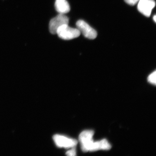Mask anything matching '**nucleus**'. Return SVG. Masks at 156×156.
Here are the masks:
<instances>
[{"instance_id": "f257e3e1", "label": "nucleus", "mask_w": 156, "mask_h": 156, "mask_svg": "<svg viewBox=\"0 0 156 156\" xmlns=\"http://www.w3.org/2000/svg\"><path fill=\"white\" fill-rule=\"evenodd\" d=\"M56 34L63 40H70L78 37L81 33L77 28H73L69 26L68 24H65L58 29Z\"/></svg>"}, {"instance_id": "f03ea898", "label": "nucleus", "mask_w": 156, "mask_h": 156, "mask_svg": "<svg viewBox=\"0 0 156 156\" xmlns=\"http://www.w3.org/2000/svg\"><path fill=\"white\" fill-rule=\"evenodd\" d=\"M69 19L65 14H59L56 17L52 18L49 23V30L53 34H56L58 29L62 26L68 24Z\"/></svg>"}, {"instance_id": "7ed1b4c3", "label": "nucleus", "mask_w": 156, "mask_h": 156, "mask_svg": "<svg viewBox=\"0 0 156 156\" xmlns=\"http://www.w3.org/2000/svg\"><path fill=\"white\" fill-rule=\"evenodd\" d=\"M76 25L77 28L85 37L91 40L96 38L97 36V32L87 22L83 20H79L76 22Z\"/></svg>"}, {"instance_id": "20e7f679", "label": "nucleus", "mask_w": 156, "mask_h": 156, "mask_svg": "<svg viewBox=\"0 0 156 156\" xmlns=\"http://www.w3.org/2000/svg\"><path fill=\"white\" fill-rule=\"evenodd\" d=\"M53 139L56 145L58 147L73 148L77 144L76 139L69 138L63 135L56 134L53 136Z\"/></svg>"}, {"instance_id": "39448f33", "label": "nucleus", "mask_w": 156, "mask_h": 156, "mask_svg": "<svg viewBox=\"0 0 156 156\" xmlns=\"http://www.w3.org/2000/svg\"><path fill=\"white\" fill-rule=\"evenodd\" d=\"M138 2V11L146 17H149L152 10L155 6V1L154 0H139Z\"/></svg>"}, {"instance_id": "423d86ee", "label": "nucleus", "mask_w": 156, "mask_h": 156, "mask_svg": "<svg viewBox=\"0 0 156 156\" xmlns=\"http://www.w3.org/2000/svg\"><path fill=\"white\" fill-rule=\"evenodd\" d=\"M94 133V131L92 130H86L81 132L80 134L79 140L83 151L87 152L88 147L93 142L92 137Z\"/></svg>"}, {"instance_id": "0eeeda50", "label": "nucleus", "mask_w": 156, "mask_h": 156, "mask_svg": "<svg viewBox=\"0 0 156 156\" xmlns=\"http://www.w3.org/2000/svg\"><path fill=\"white\" fill-rule=\"evenodd\" d=\"M111 148V146L108 140L105 139L101 140L99 141L94 142L93 141L88 147V151H95L98 150H108Z\"/></svg>"}, {"instance_id": "6e6552de", "label": "nucleus", "mask_w": 156, "mask_h": 156, "mask_svg": "<svg viewBox=\"0 0 156 156\" xmlns=\"http://www.w3.org/2000/svg\"><path fill=\"white\" fill-rule=\"evenodd\" d=\"M55 7L56 11L60 14H66L70 10L69 4L66 0H56Z\"/></svg>"}, {"instance_id": "1a4fd4ad", "label": "nucleus", "mask_w": 156, "mask_h": 156, "mask_svg": "<svg viewBox=\"0 0 156 156\" xmlns=\"http://www.w3.org/2000/svg\"><path fill=\"white\" fill-rule=\"evenodd\" d=\"M156 71H155L154 72L152 73L148 77L147 80L148 82L151 83L156 85Z\"/></svg>"}, {"instance_id": "9d476101", "label": "nucleus", "mask_w": 156, "mask_h": 156, "mask_svg": "<svg viewBox=\"0 0 156 156\" xmlns=\"http://www.w3.org/2000/svg\"><path fill=\"white\" fill-rule=\"evenodd\" d=\"M66 155L69 156H75L76 155V151L75 148H73L70 150L68 151L66 153Z\"/></svg>"}, {"instance_id": "9b49d317", "label": "nucleus", "mask_w": 156, "mask_h": 156, "mask_svg": "<svg viewBox=\"0 0 156 156\" xmlns=\"http://www.w3.org/2000/svg\"><path fill=\"white\" fill-rule=\"evenodd\" d=\"M139 0H125V2L130 5L133 6L136 5Z\"/></svg>"}, {"instance_id": "f8f14e48", "label": "nucleus", "mask_w": 156, "mask_h": 156, "mask_svg": "<svg viewBox=\"0 0 156 156\" xmlns=\"http://www.w3.org/2000/svg\"><path fill=\"white\" fill-rule=\"evenodd\" d=\"M153 19H154V22H156V16L155 15L154 16Z\"/></svg>"}]
</instances>
